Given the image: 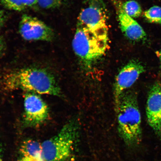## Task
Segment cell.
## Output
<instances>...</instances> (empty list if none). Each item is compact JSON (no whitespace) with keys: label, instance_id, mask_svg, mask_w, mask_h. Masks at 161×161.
I'll return each instance as SVG.
<instances>
[{"label":"cell","instance_id":"1","mask_svg":"<svg viewBox=\"0 0 161 161\" xmlns=\"http://www.w3.org/2000/svg\"><path fill=\"white\" fill-rule=\"evenodd\" d=\"M3 90L25 92L61 97V90L53 75L45 69L27 68L9 72L2 80Z\"/></svg>","mask_w":161,"mask_h":161},{"label":"cell","instance_id":"2","mask_svg":"<svg viewBox=\"0 0 161 161\" xmlns=\"http://www.w3.org/2000/svg\"><path fill=\"white\" fill-rule=\"evenodd\" d=\"M72 46L82 65L90 69L109 47L108 25L95 27L77 25Z\"/></svg>","mask_w":161,"mask_h":161},{"label":"cell","instance_id":"3","mask_svg":"<svg viewBox=\"0 0 161 161\" xmlns=\"http://www.w3.org/2000/svg\"><path fill=\"white\" fill-rule=\"evenodd\" d=\"M119 134L127 146L135 148L142 139V119L137 96L133 91L123 93L115 108Z\"/></svg>","mask_w":161,"mask_h":161},{"label":"cell","instance_id":"4","mask_svg":"<svg viewBox=\"0 0 161 161\" xmlns=\"http://www.w3.org/2000/svg\"><path fill=\"white\" fill-rule=\"evenodd\" d=\"M80 134L78 120H69L57 134L42 143L45 161H75Z\"/></svg>","mask_w":161,"mask_h":161},{"label":"cell","instance_id":"5","mask_svg":"<svg viewBox=\"0 0 161 161\" xmlns=\"http://www.w3.org/2000/svg\"><path fill=\"white\" fill-rule=\"evenodd\" d=\"M49 117V108L41 97L33 92H25L22 118L24 127H39L47 122Z\"/></svg>","mask_w":161,"mask_h":161},{"label":"cell","instance_id":"6","mask_svg":"<svg viewBox=\"0 0 161 161\" xmlns=\"http://www.w3.org/2000/svg\"><path fill=\"white\" fill-rule=\"evenodd\" d=\"M144 71L145 68L142 64L135 60H130L120 69L116 76L114 84L115 108L122 94L133 85L141 74Z\"/></svg>","mask_w":161,"mask_h":161},{"label":"cell","instance_id":"7","mask_svg":"<svg viewBox=\"0 0 161 161\" xmlns=\"http://www.w3.org/2000/svg\"><path fill=\"white\" fill-rule=\"evenodd\" d=\"M21 37L28 41L51 42L55 37L53 30L37 18L23 15L19 25Z\"/></svg>","mask_w":161,"mask_h":161},{"label":"cell","instance_id":"8","mask_svg":"<svg viewBox=\"0 0 161 161\" xmlns=\"http://www.w3.org/2000/svg\"><path fill=\"white\" fill-rule=\"evenodd\" d=\"M78 19V26L95 27L107 25L108 15L102 0H86Z\"/></svg>","mask_w":161,"mask_h":161},{"label":"cell","instance_id":"9","mask_svg":"<svg viewBox=\"0 0 161 161\" xmlns=\"http://www.w3.org/2000/svg\"><path fill=\"white\" fill-rule=\"evenodd\" d=\"M146 114L149 125L161 141V84L158 81L149 92Z\"/></svg>","mask_w":161,"mask_h":161},{"label":"cell","instance_id":"10","mask_svg":"<svg viewBox=\"0 0 161 161\" xmlns=\"http://www.w3.org/2000/svg\"><path fill=\"white\" fill-rule=\"evenodd\" d=\"M118 18L121 30L129 39L134 42H140L145 40L146 34L143 29L133 18L125 13L122 4H119Z\"/></svg>","mask_w":161,"mask_h":161},{"label":"cell","instance_id":"11","mask_svg":"<svg viewBox=\"0 0 161 161\" xmlns=\"http://www.w3.org/2000/svg\"><path fill=\"white\" fill-rule=\"evenodd\" d=\"M19 161H45L42 144L35 140H26L19 149Z\"/></svg>","mask_w":161,"mask_h":161},{"label":"cell","instance_id":"12","mask_svg":"<svg viewBox=\"0 0 161 161\" xmlns=\"http://www.w3.org/2000/svg\"><path fill=\"white\" fill-rule=\"evenodd\" d=\"M125 13L132 18L139 17L142 14V9L139 4L133 0L126 1L122 4Z\"/></svg>","mask_w":161,"mask_h":161},{"label":"cell","instance_id":"13","mask_svg":"<svg viewBox=\"0 0 161 161\" xmlns=\"http://www.w3.org/2000/svg\"><path fill=\"white\" fill-rule=\"evenodd\" d=\"M144 16L150 23L161 24V8L153 6L145 11Z\"/></svg>","mask_w":161,"mask_h":161},{"label":"cell","instance_id":"14","mask_svg":"<svg viewBox=\"0 0 161 161\" xmlns=\"http://www.w3.org/2000/svg\"><path fill=\"white\" fill-rule=\"evenodd\" d=\"M0 3L6 8L15 11H21L26 8L21 0H0Z\"/></svg>","mask_w":161,"mask_h":161},{"label":"cell","instance_id":"15","mask_svg":"<svg viewBox=\"0 0 161 161\" xmlns=\"http://www.w3.org/2000/svg\"><path fill=\"white\" fill-rule=\"evenodd\" d=\"M63 0H37L38 4L43 8L53 9L62 4Z\"/></svg>","mask_w":161,"mask_h":161},{"label":"cell","instance_id":"16","mask_svg":"<svg viewBox=\"0 0 161 161\" xmlns=\"http://www.w3.org/2000/svg\"><path fill=\"white\" fill-rule=\"evenodd\" d=\"M21 1L26 8L33 7L38 4L37 0H21Z\"/></svg>","mask_w":161,"mask_h":161},{"label":"cell","instance_id":"17","mask_svg":"<svg viewBox=\"0 0 161 161\" xmlns=\"http://www.w3.org/2000/svg\"><path fill=\"white\" fill-rule=\"evenodd\" d=\"M7 19V16L4 11L0 10V31L4 25Z\"/></svg>","mask_w":161,"mask_h":161},{"label":"cell","instance_id":"18","mask_svg":"<svg viewBox=\"0 0 161 161\" xmlns=\"http://www.w3.org/2000/svg\"><path fill=\"white\" fill-rule=\"evenodd\" d=\"M5 46V42L3 37L0 36V55L3 52Z\"/></svg>","mask_w":161,"mask_h":161},{"label":"cell","instance_id":"19","mask_svg":"<svg viewBox=\"0 0 161 161\" xmlns=\"http://www.w3.org/2000/svg\"><path fill=\"white\" fill-rule=\"evenodd\" d=\"M1 146H0V161H3L2 160V157L1 154Z\"/></svg>","mask_w":161,"mask_h":161},{"label":"cell","instance_id":"20","mask_svg":"<svg viewBox=\"0 0 161 161\" xmlns=\"http://www.w3.org/2000/svg\"><path fill=\"white\" fill-rule=\"evenodd\" d=\"M159 58H160V66H161V50H160V51L159 52Z\"/></svg>","mask_w":161,"mask_h":161}]
</instances>
